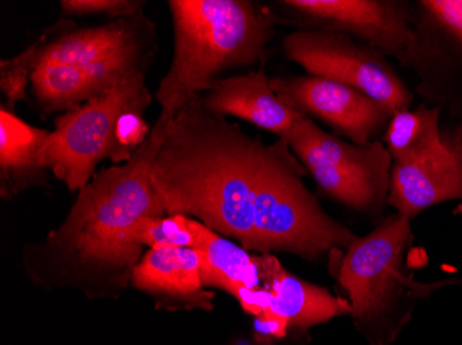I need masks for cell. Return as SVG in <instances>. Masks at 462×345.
Masks as SVG:
<instances>
[{"label":"cell","instance_id":"cell-1","mask_svg":"<svg viewBox=\"0 0 462 345\" xmlns=\"http://www.w3.org/2000/svg\"><path fill=\"white\" fill-rule=\"evenodd\" d=\"M287 140L266 144L205 108L197 95L173 116L152 181L166 215H186L245 250L318 260L359 236L321 209Z\"/></svg>","mask_w":462,"mask_h":345},{"label":"cell","instance_id":"cell-2","mask_svg":"<svg viewBox=\"0 0 462 345\" xmlns=\"http://www.w3.org/2000/svg\"><path fill=\"white\" fill-rule=\"evenodd\" d=\"M172 118L161 111L134 158L96 173L64 222L28 249L24 263L33 282L77 287L90 297L121 295L128 287L143 257V249L129 243L132 227L143 217L166 215L152 168Z\"/></svg>","mask_w":462,"mask_h":345},{"label":"cell","instance_id":"cell-3","mask_svg":"<svg viewBox=\"0 0 462 345\" xmlns=\"http://www.w3.org/2000/svg\"><path fill=\"white\" fill-rule=\"evenodd\" d=\"M172 62L155 100L175 116L189 101L209 92L220 75L263 57L277 18L246 0H170Z\"/></svg>","mask_w":462,"mask_h":345},{"label":"cell","instance_id":"cell-4","mask_svg":"<svg viewBox=\"0 0 462 345\" xmlns=\"http://www.w3.org/2000/svg\"><path fill=\"white\" fill-rule=\"evenodd\" d=\"M145 72H132L104 95L57 116L43 158L69 191L88 186L103 160L124 165L134 158L119 142L118 129L125 115H143L155 98L145 85Z\"/></svg>","mask_w":462,"mask_h":345},{"label":"cell","instance_id":"cell-5","mask_svg":"<svg viewBox=\"0 0 462 345\" xmlns=\"http://www.w3.org/2000/svg\"><path fill=\"white\" fill-rule=\"evenodd\" d=\"M321 191L359 212H380L389 195L392 157L380 141L360 145L303 118L284 137Z\"/></svg>","mask_w":462,"mask_h":345},{"label":"cell","instance_id":"cell-6","mask_svg":"<svg viewBox=\"0 0 462 345\" xmlns=\"http://www.w3.org/2000/svg\"><path fill=\"white\" fill-rule=\"evenodd\" d=\"M284 50L310 77L350 86L393 113L409 110L412 97L403 80L375 49L357 45L344 33L298 31L285 38Z\"/></svg>","mask_w":462,"mask_h":345},{"label":"cell","instance_id":"cell-7","mask_svg":"<svg viewBox=\"0 0 462 345\" xmlns=\"http://www.w3.org/2000/svg\"><path fill=\"white\" fill-rule=\"evenodd\" d=\"M410 241V220L396 214L347 249L339 282L349 295L355 318L373 321L396 298L404 284L402 268Z\"/></svg>","mask_w":462,"mask_h":345},{"label":"cell","instance_id":"cell-8","mask_svg":"<svg viewBox=\"0 0 462 345\" xmlns=\"http://www.w3.org/2000/svg\"><path fill=\"white\" fill-rule=\"evenodd\" d=\"M272 87L285 105L326 122L355 144L373 142L394 115L359 90L324 77H276Z\"/></svg>","mask_w":462,"mask_h":345},{"label":"cell","instance_id":"cell-9","mask_svg":"<svg viewBox=\"0 0 462 345\" xmlns=\"http://www.w3.org/2000/svg\"><path fill=\"white\" fill-rule=\"evenodd\" d=\"M284 6L335 32L352 33L406 64H420L424 49L396 4L378 0H287Z\"/></svg>","mask_w":462,"mask_h":345},{"label":"cell","instance_id":"cell-10","mask_svg":"<svg viewBox=\"0 0 462 345\" xmlns=\"http://www.w3.org/2000/svg\"><path fill=\"white\" fill-rule=\"evenodd\" d=\"M451 199H462L461 134L422 159L392 166L388 202L397 214L411 220Z\"/></svg>","mask_w":462,"mask_h":345},{"label":"cell","instance_id":"cell-11","mask_svg":"<svg viewBox=\"0 0 462 345\" xmlns=\"http://www.w3.org/2000/svg\"><path fill=\"white\" fill-rule=\"evenodd\" d=\"M131 284L168 310L212 308L214 295L205 292L194 249H149L134 267Z\"/></svg>","mask_w":462,"mask_h":345},{"label":"cell","instance_id":"cell-12","mask_svg":"<svg viewBox=\"0 0 462 345\" xmlns=\"http://www.w3.org/2000/svg\"><path fill=\"white\" fill-rule=\"evenodd\" d=\"M201 100L205 108L217 115L244 119L279 137L287 136L306 118L277 97L272 79L263 71L219 79Z\"/></svg>","mask_w":462,"mask_h":345},{"label":"cell","instance_id":"cell-13","mask_svg":"<svg viewBox=\"0 0 462 345\" xmlns=\"http://www.w3.org/2000/svg\"><path fill=\"white\" fill-rule=\"evenodd\" d=\"M72 25L49 41L41 62L89 66L104 57L129 49L157 45L155 24L143 14L83 30H77Z\"/></svg>","mask_w":462,"mask_h":345},{"label":"cell","instance_id":"cell-14","mask_svg":"<svg viewBox=\"0 0 462 345\" xmlns=\"http://www.w3.org/2000/svg\"><path fill=\"white\" fill-rule=\"evenodd\" d=\"M51 132L28 124L6 106L0 110V196L10 201L33 186H48L45 145Z\"/></svg>","mask_w":462,"mask_h":345},{"label":"cell","instance_id":"cell-15","mask_svg":"<svg viewBox=\"0 0 462 345\" xmlns=\"http://www.w3.org/2000/svg\"><path fill=\"white\" fill-rule=\"evenodd\" d=\"M196 251L205 287H217L233 297L243 290L266 289L272 254L252 256L205 225Z\"/></svg>","mask_w":462,"mask_h":345},{"label":"cell","instance_id":"cell-16","mask_svg":"<svg viewBox=\"0 0 462 345\" xmlns=\"http://www.w3.org/2000/svg\"><path fill=\"white\" fill-rule=\"evenodd\" d=\"M270 303L266 311L282 316L290 328L308 329L337 316L353 313L352 305L328 290L293 277L274 259L266 279Z\"/></svg>","mask_w":462,"mask_h":345},{"label":"cell","instance_id":"cell-17","mask_svg":"<svg viewBox=\"0 0 462 345\" xmlns=\"http://www.w3.org/2000/svg\"><path fill=\"white\" fill-rule=\"evenodd\" d=\"M440 106H420L415 111L394 113L386 127V150L394 163L422 159L440 150L446 139L440 133Z\"/></svg>","mask_w":462,"mask_h":345},{"label":"cell","instance_id":"cell-18","mask_svg":"<svg viewBox=\"0 0 462 345\" xmlns=\"http://www.w3.org/2000/svg\"><path fill=\"white\" fill-rule=\"evenodd\" d=\"M204 224L186 215L143 217L132 227L129 243L136 248H178L196 250Z\"/></svg>","mask_w":462,"mask_h":345},{"label":"cell","instance_id":"cell-19","mask_svg":"<svg viewBox=\"0 0 462 345\" xmlns=\"http://www.w3.org/2000/svg\"><path fill=\"white\" fill-rule=\"evenodd\" d=\"M69 24H71V21H59L27 50L18 54L14 59H2L0 62V90L7 98V103L2 104L6 106L7 110L12 111L17 101L27 100V87L28 85H31V77L41 64L46 46L60 31L69 27Z\"/></svg>","mask_w":462,"mask_h":345},{"label":"cell","instance_id":"cell-20","mask_svg":"<svg viewBox=\"0 0 462 345\" xmlns=\"http://www.w3.org/2000/svg\"><path fill=\"white\" fill-rule=\"evenodd\" d=\"M145 2L140 0H62L60 2L62 14L98 15L119 18L143 14Z\"/></svg>","mask_w":462,"mask_h":345},{"label":"cell","instance_id":"cell-21","mask_svg":"<svg viewBox=\"0 0 462 345\" xmlns=\"http://www.w3.org/2000/svg\"><path fill=\"white\" fill-rule=\"evenodd\" d=\"M422 7L462 43V0H428Z\"/></svg>","mask_w":462,"mask_h":345},{"label":"cell","instance_id":"cell-22","mask_svg":"<svg viewBox=\"0 0 462 345\" xmlns=\"http://www.w3.org/2000/svg\"><path fill=\"white\" fill-rule=\"evenodd\" d=\"M256 328L261 333L270 334L273 337H285L287 334L288 322L282 316L274 315L270 311H263L261 315L256 316Z\"/></svg>","mask_w":462,"mask_h":345}]
</instances>
